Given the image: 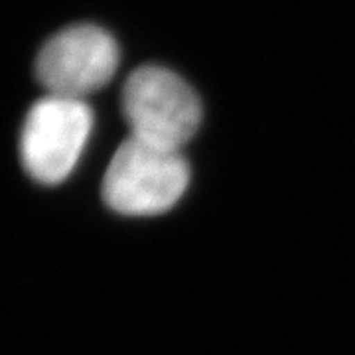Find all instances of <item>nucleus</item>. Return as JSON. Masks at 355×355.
I'll return each mask as SVG.
<instances>
[{
  "label": "nucleus",
  "instance_id": "f03ea898",
  "mask_svg": "<svg viewBox=\"0 0 355 355\" xmlns=\"http://www.w3.org/2000/svg\"><path fill=\"white\" fill-rule=\"evenodd\" d=\"M121 107L130 137L170 150H182L202 123L196 91L160 65H142L128 76Z\"/></svg>",
  "mask_w": 355,
  "mask_h": 355
},
{
  "label": "nucleus",
  "instance_id": "20e7f679",
  "mask_svg": "<svg viewBox=\"0 0 355 355\" xmlns=\"http://www.w3.org/2000/svg\"><path fill=\"white\" fill-rule=\"evenodd\" d=\"M116 67V42L93 24L69 26L53 34L36 58V77L48 93L73 99L105 87Z\"/></svg>",
  "mask_w": 355,
  "mask_h": 355
},
{
  "label": "nucleus",
  "instance_id": "7ed1b4c3",
  "mask_svg": "<svg viewBox=\"0 0 355 355\" xmlns=\"http://www.w3.org/2000/svg\"><path fill=\"white\" fill-rule=\"evenodd\" d=\"M93 130L83 99L48 93L28 111L20 132V158L28 176L53 186L73 172Z\"/></svg>",
  "mask_w": 355,
  "mask_h": 355
},
{
  "label": "nucleus",
  "instance_id": "f257e3e1",
  "mask_svg": "<svg viewBox=\"0 0 355 355\" xmlns=\"http://www.w3.org/2000/svg\"><path fill=\"white\" fill-rule=\"evenodd\" d=\"M190 184V166L180 150L128 137L103 176L101 196L121 216H158L172 209Z\"/></svg>",
  "mask_w": 355,
  "mask_h": 355
}]
</instances>
